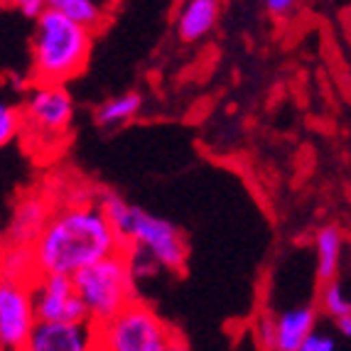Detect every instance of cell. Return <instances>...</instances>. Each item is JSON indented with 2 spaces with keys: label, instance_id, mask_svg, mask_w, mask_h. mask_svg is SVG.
Segmentation results:
<instances>
[{
  "label": "cell",
  "instance_id": "5bb4252c",
  "mask_svg": "<svg viewBox=\"0 0 351 351\" xmlns=\"http://www.w3.org/2000/svg\"><path fill=\"white\" fill-rule=\"evenodd\" d=\"M101 209L106 211V217L111 221L113 231L118 234L121 243H123V251L130 246V239H133V228H135V219H138V206L128 204L125 199H121L118 194L106 192L99 199Z\"/></svg>",
  "mask_w": 351,
  "mask_h": 351
},
{
  "label": "cell",
  "instance_id": "e0dca14e",
  "mask_svg": "<svg viewBox=\"0 0 351 351\" xmlns=\"http://www.w3.org/2000/svg\"><path fill=\"white\" fill-rule=\"evenodd\" d=\"M319 304H322V312L324 315H329L332 319H337V317L346 315V312H351V300L346 298L344 287L339 285V282L334 280H327L322 282V293H319Z\"/></svg>",
  "mask_w": 351,
  "mask_h": 351
},
{
  "label": "cell",
  "instance_id": "277c9868",
  "mask_svg": "<svg viewBox=\"0 0 351 351\" xmlns=\"http://www.w3.org/2000/svg\"><path fill=\"white\" fill-rule=\"evenodd\" d=\"M172 327L160 319L145 302H133L116 317L96 324V349L108 351H170L182 349Z\"/></svg>",
  "mask_w": 351,
  "mask_h": 351
},
{
  "label": "cell",
  "instance_id": "6da1fadb",
  "mask_svg": "<svg viewBox=\"0 0 351 351\" xmlns=\"http://www.w3.org/2000/svg\"><path fill=\"white\" fill-rule=\"evenodd\" d=\"M29 251L35 273H62L74 278L86 265L123 251V243L101 204H71L49 214Z\"/></svg>",
  "mask_w": 351,
  "mask_h": 351
},
{
  "label": "cell",
  "instance_id": "2e32d148",
  "mask_svg": "<svg viewBox=\"0 0 351 351\" xmlns=\"http://www.w3.org/2000/svg\"><path fill=\"white\" fill-rule=\"evenodd\" d=\"M47 8L94 29L101 23V5L96 0H47Z\"/></svg>",
  "mask_w": 351,
  "mask_h": 351
},
{
  "label": "cell",
  "instance_id": "44dd1931",
  "mask_svg": "<svg viewBox=\"0 0 351 351\" xmlns=\"http://www.w3.org/2000/svg\"><path fill=\"white\" fill-rule=\"evenodd\" d=\"M258 341L265 349H270V346L276 349V319L261 317V322H258Z\"/></svg>",
  "mask_w": 351,
  "mask_h": 351
},
{
  "label": "cell",
  "instance_id": "30bf717a",
  "mask_svg": "<svg viewBox=\"0 0 351 351\" xmlns=\"http://www.w3.org/2000/svg\"><path fill=\"white\" fill-rule=\"evenodd\" d=\"M221 3L219 0H184L177 15V35L184 42H199L217 27Z\"/></svg>",
  "mask_w": 351,
  "mask_h": 351
},
{
  "label": "cell",
  "instance_id": "7c38bea8",
  "mask_svg": "<svg viewBox=\"0 0 351 351\" xmlns=\"http://www.w3.org/2000/svg\"><path fill=\"white\" fill-rule=\"evenodd\" d=\"M344 248V236L337 226H322L315 236V253H317V278L319 282H327L337 278Z\"/></svg>",
  "mask_w": 351,
  "mask_h": 351
},
{
  "label": "cell",
  "instance_id": "52a82bcc",
  "mask_svg": "<svg viewBox=\"0 0 351 351\" xmlns=\"http://www.w3.org/2000/svg\"><path fill=\"white\" fill-rule=\"evenodd\" d=\"M32 298H35L37 319H42V322L88 319L86 304H84L71 276L37 273V278L32 280Z\"/></svg>",
  "mask_w": 351,
  "mask_h": 351
},
{
  "label": "cell",
  "instance_id": "ba28073f",
  "mask_svg": "<svg viewBox=\"0 0 351 351\" xmlns=\"http://www.w3.org/2000/svg\"><path fill=\"white\" fill-rule=\"evenodd\" d=\"M25 123L47 135L64 133L74 118V104L64 84H37L23 106Z\"/></svg>",
  "mask_w": 351,
  "mask_h": 351
},
{
  "label": "cell",
  "instance_id": "7402d4cb",
  "mask_svg": "<svg viewBox=\"0 0 351 351\" xmlns=\"http://www.w3.org/2000/svg\"><path fill=\"white\" fill-rule=\"evenodd\" d=\"M263 5L270 15H276V18H285V15H290V12L295 10L298 0H263Z\"/></svg>",
  "mask_w": 351,
  "mask_h": 351
},
{
  "label": "cell",
  "instance_id": "5b68a950",
  "mask_svg": "<svg viewBox=\"0 0 351 351\" xmlns=\"http://www.w3.org/2000/svg\"><path fill=\"white\" fill-rule=\"evenodd\" d=\"M37 322L40 319L32 298V282L18 276H5L0 285V346L27 349Z\"/></svg>",
  "mask_w": 351,
  "mask_h": 351
},
{
  "label": "cell",
  "instance_id": "cb8c5ba5",
  "mask_svg": "<svg viewBox=\"0 0 351 351\" xmlns=\"http://www.w3.org/2000/svg\"><path fill=\"white\" fill-rule=\"evenodd\" d=\"M180 3H184V0H180Z\"/></svg>",
  "mask_w": 351,
  "mask_h": 351
},
{
  "label": "cell",
  "instance_id": "8fae6325",
  "mask_svg": "<svg viewBox=\"0 0 351 351\" xmlns=\"http://www.w3.org/2000/svg\"><path fill=\"white\" fill-rule=\"evenodd\" d=\"M317 327V310L315 307H293L276 317V349L280 351H300L304 339Z\"/></svg>",
  "mask_w": 351,
  "mask_h": 351
},
{
  "label": "cell",
  "instance_id": "9c48e42d",
  "mask_svg": "<svg viewBox=\"0 0 351 351\" xmlns=\"http://www.w3.org/2000/svg\"><path fill=\"white\" fill-rule=\"evenodd\" d=\"M96 349V324L91 319L74 322H37L27 351H88Z\"/></svg>",
  "mask_w": 351,
  "mask_h": 351
},
{
  "label": "cell",
  "instance_id": "ac0fdd59",
  "mask_svg": "<svg viewBox=\"0 0 351 351\" xmlns=\"http://www.w3.org/2000/svg\"><path fill=\"white\" fill-rule=\"evenodd\" d=\"M23 123H25V113L20 111V108H15V106H10V104L0 106V143L8 145V143L20 133Z\"/></svg>",
  "mask_w": 351,
  "mask_h": 351
},
{
  "label": "cell",
  "instance_id": "ffe728a7",
  "mask_svg": "<svg viewBox=\"0 0 351 351\" xmlns=\"http://www.w3.org/2000/svg\"><path fill=\"white\" fill-rule=\"evenodd\" d=\"M5 3L29 20H37L42 12L47 10V0H5Z\"/></svg>",
  "mask_w": 351,
  "mask_h": 351
},
{
  "label": "cell",
  "instance_id": "8992f818",
  "mask_svg": "<svg viewBox=\"0 0 351 351\" xmlns=\"http://www.w3.org/2000/svg\"><path fill=\"white\" fill-rule=\"evenodd\" d=\"M130 246H141L158 261L160 268L172 270V273L184 270L189 256L187 241L180 234V228L167 219L152 217L143 209L138 211V219H135Z\"/></svg>",
  "mask_w": 351,
  "mask_h": 351
},
{
  "label": "cell",
  "instance_id": "9a60e30c",
  "mask_svg": "<svg viewBox=\"0 0 351 351\" xmlns=\"http://www.w3.org/2000/svg\"><path fill=\"white\" fill-rule=\"evenodd\" d=\"M141 106H143V96L135 94V91L113 96V99L104 101V104L96 108V123L104 125V128L123 125V123H128L130 118L138 116Z\"/></svg>",
  "mask_w": 351,
  "mask_h": 351
},
{
  "label": "cell",
  "instance_id": "d6986e66",
  "mask_svg": "<svg viewBox=\"0 0 351 351\" xmlns=\"http://www.w3.org/2000/svg\"><path fill=\"white\" fill-rule=\"evenodd\" d=\"M337 349V339H334L332 334L327 332H319V329H312L310 337L304 339L302 349L300 351H334Z\"/></svg>",
  "mask_w": 351,
  "mask_h": 351
},
{
  "label": "cell",
  "instance_id": "4fadbf2b",
  "mask_svg": "<svg viewBox=\"0 0 351 351\" xmlns=\"http://www.w3.org/2000/svg\"><path fill=\"white\" fill-rule=\"evenodd\" d=\"M49 214L42 209L40 199H27L18 206L15 217H12V231L10 234L18 239V246H32V241L40 236L42 226L47 223ZM12 239V241H15Z\"/></svg>",
  "mask_w": 351,
  "mask_h": 351
},
{
  "label": "cell",
  "instance_id": "603a6c76",
  "mask_svg": "<svg viewBox=\"0 0 351 351\" xmlns=\"http://www.w3.org/2000/svg\"><path fill=\"white\" fill-rule=\"evenodd\" d=\"M334 324H337V332H339L341 337H344V339L351 341V312H346V315L337 317V319H334Z\"/></svg>",
  "mask_w": 351,
  "mask_h": 351
},
{
  "label": "cell",
  "instance_id": "7a4b0ae2",
  "mask_svg": "<svg viewBox=\"0 0 351 351\" xmlns=\"http://www.w3.org/2000/svg\"><path fill=\"white\" fill-rule=\"evenodd\" d=\"M94 35L91 27L47 10L35 20L32 32V76L37 84H66L88 64Z\"/></svg>",
  "mask_w": 351,
  "mask_h": 351
},
{
  "label": "cell",
  "instance_id": "3957f363",
  "mask_svg": "<svg viewBox=\"0 0 351 351\" xmlns=\"http://www.w3.org/2000/svg\"><path fill=\"white\" fill-rule=\"evenodd\" d=\"M74 282L94 324L116 317L135 300V276L125 251L111 253L86 265L74 276Z\"/></svg>",
  "mask_w": 351,
  "mask_h": 351
}]
</instances>
